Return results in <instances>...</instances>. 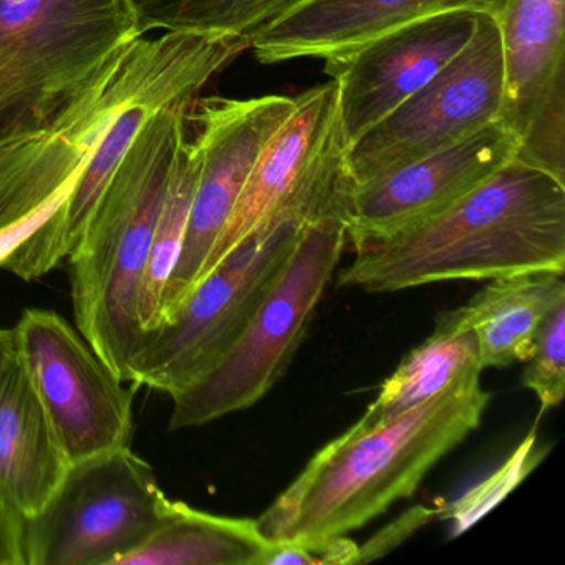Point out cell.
<instances>
[{
    "label": "cell",
    "instance_id": "obj_19",
    "mask_svg": "<svg viewBox=\"0 0 565 565\" xmlns=\"http://www.w3.org/2000/svg\"><path fill=\"white\" fill-rule=\"evenodd\" d=\"M163 107L167 105H138L114 125L104 143L82 171L65 203L34 236L29 237L9 257L4 264L6 270L24 280L41 279L71 256L84 237L85 230L131 141L145 121Z\"/></svg>",
    "mask_w": 565,
    "mask_h": 565
},
{
    "label": "cell",
    "instance_id": "obj_2",
    "mask_svg": "<svg viewBox=\"0 0 565 565\" xmlns=\"http://www.w3.org/2000/svg\"><path fill=\"white\" fill-rule=\"evenodd\" d=\"M339 286L396 292L443 280L565 273V184L514 160L441 213L355 247Z\"/></svg>",
    "mask_w": 565,
    "mask_h": 565
},
{
    "label": "cell",
    "instance_id": "obj_3",
    "mask_svg": "<svg viewBox=\"0 0 565 565\" xmlns=\"http://www.w3.org/2000/svg\"><path fill=\"white\" fill-rule=\"evenodd\" d=\"M471 376L385 425H352L327 443L256 519L273 542L343 537L393 502L415 494L425 476L481 423L491 393Z\"/></svg>",
    "mask_w": 565,
    "mask_h": 565
},
{
    "label": "cell",
    "instance_id": "obj_24",
    "mask_svg": "<svg viewBox=\"0 0 565 565\" xmlns=\"http://www.w3.org/2000/svg\"><path fill=\"white\" fill-rule=\"evenodd\" d=\"M535 426L532 428L531 435L524 439L515 449L514 455L501 469L494 472L491 478L476 486L475 489L462 495L458 501L438 508V518L451 519L455 522L452 534L466 531L469 525L475 524L481 515H484L492 505L502 501V498L509 494L529 471L535 468L544 451H535Z\"/></svg>",
    "mask_w": 565,
    "mask_h": 565
},
{
    "label": "cell",
    "instance_id": "obj_8",
    "mask_svg": "<svg viewBox=\"0 0 565 565\" xmlns=\"http://www.w3.org/2000/svg\"><path fill=\"white\" fill-rule=\"evenodd\" d=\"M171 499L130 446L74 462L41 512L21 521L24 565H118L160 525Z\"/></svg>",
    "mask_w": 565,
    "mask_h": 565
},
{
    "label": "cell",
    "instance_id": "obj_9",
    "mask_svg": "<svg viewBox=\"0 0 565 565\" xmlns=\"http://www.w3.org/2000/svg\"><path fill=\"white\" fill-rule=\"evenodd\" d=\"M504 104L501 38L479 14L469 44L408 100L345 148L347 183L362 186L446 150L498 121Z\"/></svg>",
    "mask_w": 565,
    "mask_h": 565
},
{
    "label": "cell",
    "instance_id": "obj_28",
    "mask_svg": "<svg viewBox=\"0 0 565 565\" xmlns=\"http://www.w3.org/2000/svg\"><path fill=\"white\" fill-rule=\"evenodd\" d=\"M58 206L42 207L35 211L31 216L18 221V223L9 224V226L0 227V267H4L9 257L29 239L34 236L52 216Z\"/></svg>",
    "mask_w": 565,
    "mask_h": 565
},
{
    "label": "cell",
    "instance_id": "obj_22",
    "mask_svg": "<svg viewBox=\"0 0 565 565\" xmlns=\"http://www.w3.org/2000/svg\"><path fill=\"white\" fill-rule=\"evenodd\" d=\"M200 167V151L188 138L171 170L138 294L137 319L145 333L157 330L161 323L164 290L183 250Z\"/></svg>",
    "mask_w": 565,
    "mask_h": 565
},
{
    "label": "cell",
    "instance_id": "obj_18",
    "mask_svg": "<svg viewBox=\"0 0 565 565\" xmlns=\"http://www.w3.org/2000/svg\"><path fill=\"white\" fill-rule=\"evenodd\" d=\"M562 302L564 274L544 270L492 279L449 313L475 332L482 369H505L531 359L542 323Z\"/></svg>",
    "mask_w": 565,
    "mask_h": 565
},
{
    "label": "cell",
    "instance_id": "obj_1",
    "mask_svg": "<svg viewBox=\"0 0 565 565\" xmlns=\"http://www.w3.org/2000/svg\"><path fill=\"white\" fill-rule=\"evenodd\" d=\"M249 39L161 32L110 58L41 124L0 141V227L65 203L114 125L138 105L193 102Z\"/></svg>",
    "mask_w": 565,
    "mask_h": 565
},
{
    "label": "cell",
    "instance_id": "obj_23",
    "mask_svg": "<svg viewBox=\"0 0 565 565\" xmlns=\"http://www.w3.org/2000/svg\"><path fill=\"white\" fill-rule=\"evenodd\" d=\"M297 0H135L143 34L188 32L249 39Z\"/></svg>",
    "mask_w": 565,
    "mask_h": 565
},
{
    "label": "cell",
    "instance_id": "obj_20",
    "mask_svg": "<svg viewBox=\"0 0 565 565\" xmlns=\"http://www.w3.org/2000/svg\"><path fill=\"white\" fill-rule=\"evenodd\" d=\"M274 547L256 519L226 518L171 501L153 534L118 565H269Z\"/></svg>",
    "mask_w": 565,
    "mask_h": 565
},
{
    "label": "cell",
    "instance_id": "obj_26",
    "mask_svg": "<svg viewBox=\"0 0 565 565\" xmlns=\"http://www.w3.org/2000/svg\"><path fill=\"white\" fill-rule=\"evenodd\" d=\"M356 558L359 545L343 535L313 544L276 542L269 565L356 564Z\"/></svg>",
    "mask_w": 565,
    "mask_h": 565
},
{
    "label": "cell",
    "instance_id": "obj_7",
    "mask_svg": "<svg viewBox=\"0 0 565 565\" xmlns=\"http://www.w3.org/2000/svg\"><path fill=\"white\" fill-rule=\"evenodd\" d=\"M347 246L343 213L306 224L270 289L227 352L170 396L171 431L196 428L256 405L282 379Z\"/></svg>",
    "mask_w": 565,
    "mask_h": 565
},
{
    "label": "cell",
    "instance_id": "obj_14",
    "mask_svg": "<svg viewBox=\"0 0 565 565\" xmlns=\"http://www.w3.org/2000/svg\"><path fill=\"white\" fill-rule=\"evenodd\" d=\"M518 138L501 121L362 186H347V244L385 239L429 220L518 158Z\"/></svg>",
    "mask_w": 565,
    "mask_h": 565
},
{
    "label": "cell",
    "instance_id": "obj_11",
    "mask_svg": "<svg viewBox=\"0 0 565 565\" xmlns=\"http://www.w3.org/2000/svg\"><path fill=\"white\" fill-rule=\"evenodd\" d=\"M296 107V97L201 98L191 107L193 138L201 157L186 237L161 306L160 327L177 312L200 280L246 186L257 158Z\"/></svg>",
    "mask_w": 565,
    "mask_h": 565
},
{
    "label": "cell",
    "instance_id": "obj_4",
    "mask_svg": "<svg viewBox=\"0 0 565 565\" xmlns=\"http://www.w3.org/2000/svg\"><path fill=\"white\" fill-rule=\"evenodd\" d=\"M194 102L167 105L145 121L67 257L75 327L124 382H130L131 363L143 343L138 294Z\"/></svg>",
    "mask_w": 565,
    "mask_h": 565
},
{
    "label": "cell",
    "instance_id": "obj_12",
    "mask_svg": "<svg viewBox=\"0 0 565 565\" xmlns=\"http://www.w3.org/2000/svg\"><path fill=\"white\" fill-rule=\"evenodd\" d=\"M504 61L499 121L518 158L565 184V0H498L492 12Z\"/></svg>",
    "mask_w": 565,
    "mask_h": 565
},
{
    "label": "cell",
    "instance_id": "obj_10",
    "mask_svg": "<svg viewBox=\"0 0 565 565\" xmlns=\"http://www.w3.org/2000/svg\"><path fill=\"white\" fill-rule=\"evenodd\" d=\"M18 352L71 465L131 445L135 390L61 313L28 309Z\"/></svg>",
    "mask_w": 565,
    "mask_h": 565
},
{
    "label": "cell",
    "instance_id": "obj_15",
    "mask_svg": "<svg viewBox=\"0 0 565 565\" xmlns=\"http://www.w3.org/2000/svg\"><path fill=\"white\" fill-rule=\"evenodd\" d=\"M342 150L333 82L297 95L292 114L257 158L200 280Z\"/></svg>",
    "mask_w": 565,
    "mask_h": 565
},
{
    "label": "cell",
    "instance_id": "obj_25",
    "mask_svg": "<svg viewBox=\"0 0 565 565\" xmlns=\"http://www.w3.org/2000/svg\"><path fill=\"white\" fill-rule=\"evenodd\" d=\"M525 363L522 385L537 396L542 416L561 405L565 395V302L542 323L534 353Z\"/></svg>",
    "mask_w": 565,
    "mask_h": 565
},
{
    "label": "cell",
    "instance_id": "obj_29",
    "mask_svg": "<svg viewBox=\"0 0 565 565\" xmlns=\"http://www.w3.org/2000/svg\"><path fill=\"white\" fill-rule=\"evenodd\" d=\"M0 565H24L21 551V519L0 504Z\"/></svg>",
    "mask_w": 565,
    "mask_h": 565
},
{
    "label": "cell",
    "instance_id": "obj_16",
    "mask_svg": "<svg viewBox=\"0 0 565 565\" xmlns=\"http://www.w3.org/2000/svg\"><path fill=\"white\" fill-rule=\"evenodd\" d=\"M498 0H297L250 38L264 65L339 57L372 39L448 12L492 14Z\"/></svg>",
    "mask_w": 565,
    "mask_h": 565
},
{
    "label": "cell",
    "instance_id": "obj_13",
    "mask_svg": "<svg viewBox=\"0 0 565 565\" xmlns=\"http://www.w3.org/2000/svg\"><path fill=\"white\" fill-rule=\"evenodd\" d=\"M478 19L468 11L422 19L323 61L345 148L435 78L469 44Z\"/></svg>",
    "mask_w": 565,
    "mask_h": 565
},
{
    "label": "cell",
    "instance_id": "obj_17",
    "mask_svg": "<svg viewBox=\"0 0 565 565\" xmlns=\"http://www.w3.org/2000/svg\"><path fill=\"white\" fill-rule=\"evenodd\" d=\"M71 468L51 418L15 352L0 379V504L19 519L44 509Z\"/></svg>",
    "mask_w": 565,
    "mask_h": 565
},
{
    "label": "cell",
    "instance_id": "obj_27",
    "mask_svg": "<svg viewBox=\"0 0 565 565\" xmlns=\"http://www.w3.org/2000/svg\"><path fill=\"white\" fill-rule=\"evenodd\" d=\"M435 515H438V509H429L425 505H415V508L409 509L406 514L399 515L388 527L383 529L375 537L370 539L369 544L359 547L356 564L375 561L392 548L398 547L409 535L415 534L418 529L433 521Z\"/></svg>",
    "mask_w": 565,
    "mask_h": 565
},
{
    "label": "cell",
    "instance_id": "obj_5",
    "mask_svg": "<svg viewBox=\"0 0 565 565\" xmlns=\"http://www.w3.org/2000/svg\"><path fill=\"white\" fill-rule=\"evenodd\" d=\"M345 180L342 164L323 168L224 256L163 326L145 333L130 383L173 396L204 375L243 332L306 224L343 213Z\"/></svg>",
    "mask_w": 565,
    "mask_h": 565
},
{
    "label": "cell",
    "instance_id": "obj_30",
    "mask_svg": "<svg viewBox=\"0 0 565 565\" xmlns=\"http://www.w3.org/2000/svg\"><path fill=\"white\" fill-rule=\"evenodd\" d=\"M18 352V339H15L14 327L11 329H2L0 327V379L4 375L11 360Z\"/></svg>",
    "mask_w": 565,
    "mask_h": 565
},
{
    "label": "cell",
    "instance_id": "obj_6",
    "mask_svg": "<svg viewBox=\"0 0 565 565\" xmlns=\"http://www.w3.org/2000/svg\"><path fill=\"white\" fill-rule=\"evenodd\" d=\"M141 35L135 0H0V141L51 117Z\"/></svg>",
    "mask_w": 565,
    "mask_h": 565
},
{
    "label": "cell",
    "instance_id": "obj_21",
    "mask_svg": "<svg viewBox=\"0 0 565 565\" xmlns=\"http://www.w3.org/2000/svg\"><path fill=\"white\" fill-rule=\"evenodd\" d=\"M482 370L475 332L459 326L451 313H441L436 319L435 332L383 382L356 425H385L458 383L481 375Z\"/></svg>",
    "mask_w": 565,
    "mask_h": 565
}]
</instances>
